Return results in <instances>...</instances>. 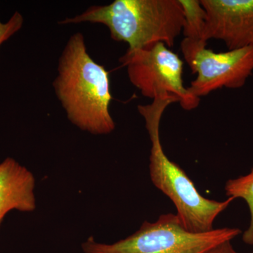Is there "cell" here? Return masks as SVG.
<instances>
[{"label":"cell","instance_id":"6da1fadb","mask_svg":"<svg viewBox=\"0 0 253 253\" xmlns=\"http://www.w3.org/2000/svg\"><path fill=\"white\" fill-rule=\"evenodd\" d=\"M53 86L68 119L74 126L94 135L114 130L116 126L109 109L112 95L109 73L87 52L81 33L73 34L66 43Z\"/></svg>","mask_w":253,"mask_h":253},{"label":"cell","instance_id":"7a4b0ae2","mask_svg":"<svg viewBox=\"0 0 253 253\" xmlns=\"http://www.w3.org/2000/svg\"><path fill=\"white\" fill-rule=\"evenodd\" d=\"M81 23L104 25L113 41L124 42L127 50L133 51L158 42L172 47L182 33L184 18L179 0H115L109 4L91 6L59 22Z\"/></svg>","mask_w":253,"mask_h":253},{"label":"cell","instance_id":"3957f363","mask_svg":"<svg viewBox=\"0 0 253 253\" xmlns=\"http://www.w3.org/2000/svg\"><path fill=\"white\" fill-rule=\"evenodd\" d=\"M166 111L161 105L141 108L151 142L149 170L153 184L172 201L176 215L186 230L205 233L214 229V220L230 206L234 198L217 201L206 199L196 189L185 172L165 154L160 139V123Z\"/></svg>","mask_w":253,"mask_h":253},{"label":"cell","instance_id":"277c9868","mask_svg":"<svg viewBox=\"0 0 253 253\" xmlns=\"http://www.w3.org/2000/svg\"><path fill=\"white\" fill-rule=\"evenodd\" d=\"M241 234L239 228L214 229L205 233L186 230L176 214L144 221L139 230L113 244H99L90 237L83 244L84 253H206Z\"/></svg>","mask_w":253,"mask_h":253},{"label":"cell","instance_id":"5b68a950","mask_svg":"<svg viewBox=\"0 0 253 253\" xmlns=\"http://www.w3.org/2000/svg\"><path fill=\"white\" fill-rule=\"evenodd\" d=\"M119 61L126 68L131 84L145 97L154 100L170 95L178 99L185 111L199 107L201 98L191 94L184 85L182 60L164 43L127 50Z\"/></svg>","mask_w":253,"mask_h":253},{"label":"cell","instance_id":"8992f818","mask_svg":"<svg viewBox=\"0 0 253 253\" xmlns=\"http://www.w3.org/2000/svg\"><path fill=\"white\" fill-rule=\"evenodd\" d=\"M181 51L191 72L197 75L188 89L199 98L223 87H242L253 73V45L217 53L208 49L206 41L184 38Z\"/></svg>","mask_w":253,"mask_h":253},{"label":"cell","instance_id":"52a82bcc","mask_svg":"<svg viewBox=\"0 0 253 253\" xmlns=\"http://www.w3.org/2000/svg\"><path fill=\"white\" fill-rule=\"evenodd\" d=\"M206 11L204 41L219 40L229 50L253 45V0H201Z\"/></svg>","mask_w":253,"mask_h":253},{"label":"cell","instance_id":"ba28073f","mask_svg":"<svg viewBox=\"0 0 253 253\" xmlns=\"http://www.w3.org/2000/svg\"><path fill=\"white\" fill-rule=\"evenodd\" d=\"M35 186L33 173L16 160L7 158L0 163V225L10 211L36 210Z\"/></svg>","mask_w":253,"mask_h":253},{"label":"cell","instance_id":"9c48e42d","mask_svg":"<svg viewBox=\"0 0 253 253\" xmlns=\"http://www.w3.org/2000/svg\"><path fill=\"white\" fill-rule=\"evenodd\" d=\"M224 190L228 197L244 199L248 204L251 221L242 239L245 244L253 246V168L249 174L226 181Z\"/></svg>","mask_w":253,"mask_h":253},{"label":"cell","instance_id":"30bf717a","mask_svg":"<svg viewBox=\"0 0 253 253\" xmlns=\"http://www.w3.org/2000/svg\"><path fill=\"white\" fill-rule=\"evenodd\" d=\"M184 12L182 33L184 38L204 41L206 11L199 0H179Z\"/></svg>","mask_w":253,"mask_h":253},{"label":"cell","instance_id":"8fae6325","mask_svg":"<svg viewBox=\"0 0 253 253\" xmlns=\"http://www.w3.org/2000/svg\"><path fill=\"white\" fill-rule=\"evenodd\" d=\"M23 22L22 14L18 11H16L7 22L2 23L0 21V46L21 30Z\"/></svg>","mask_w":253,"mask_h":253},{"label":"cell","instance_id":"7c38bea8","mask_svg":"<svg viewBox=\"0 0 253 253\" xmlns=\"http://www.w3.org/2000/svg\"><path fill=\"white\" fill-rule=\"evenodd\" d=\"M206 253H241L236 251L231 244V241H226L214 249H211Z\"/></svg>","mask_w":253,"mask_h":253},{"label":"cell","instance_id":"4fadbf2b","mask_svg":"<svg viewBox=\"0 0 253 253\" xmlns=\"http://www.w3.org/2000/svg\"></svg>","mask_w":253,"mask_h":253}]
</instances>
